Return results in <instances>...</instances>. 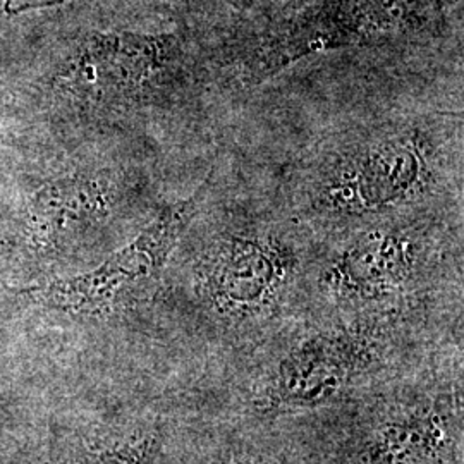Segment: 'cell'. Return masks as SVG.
<instances>
[{
    "label": "cell",
    "instance_id": "obj_2",
    "mask_svg": "<svg viewBox=\"0 0 464 464\" xmlns=\"http://www.w3.org/2000/svg\"><path fill=\"white\" fill-rule=\"evenodd\" d=\"M207 183L188 198L166 205L130 245L111 255L97 268L74 277L26 289L52 308L74 315H109L160 276L169 256L198 212Z\"/></svg>",
    "mask_w": 464,
    "mask_h": 464
},
{
    "label": "cell",
    "instance_id": "obj_7",
    "mask_svg": "<svg viewBox=\"0 0 464 464\" xmlns=\"http://www.w3.org/2000/svg\"><path fill=\"white\" fill-rule=\"evenodd\" d=\"M423 245L415 231L381 226L351 239L332 260L324 281L346 301H375L402 291L415 279Z\"/></svg>",
    "mask_w": 464,
    "mask_h": 464
},
{
    "label": "cell",
    "instance_id": "obj_6",
    "mask_svg": "<svg viewBox=\"0 0 464 464\" xmlns=\"http://www.w3.org/2000/svg\"><path fill=\"white\" fill-rule=\"evenodd\" d=\"M172 61L169 38L147 34L92 36L67 69V86L92 103H124L160 83Z\"/></svg>",
    "mask_w": 464,
    "mask_h": 464
},
{
    "label": "cell",
    "instance_id": "obj_8",
    "mask_svg": "<svg viewBox=\"0 0 464 464\" xmlns=\"http://www.w3.org/2000/svg\"><path fill=\"white\" fill-rule=\"evenodd\" d=\"M109 188L99 178L53 181L34 197L32 231L45 241L82 231L109 214Z\"/></svg>",
    "mask_w": 464,
    "mask_h": 464
},
{
    "label": "cell",
    "instance_id": "obj_4",
    "mask_svg": "<svg viewBox=\"0 0 464 464\" xmlns=\"http://www.w3.org/2000/svg\"><path fill=\"white\" fill-rule=\"evenodd\" d=\"M444 4L446 0H325L272 38L256 67L266 74L318 50L416 28L440 13Z\"/></svg>",
    "mask_w": 464,
    "mask_h": 464
},
{
    "label": "cell",
    "instance_id": "obj_10",
    "mask_svg": "<svg viewBox=\"0 0 464 464\" xmlns=\"http://www.w3.org/2000/svg\"><path fill=\"white\" fill-rule=\"evenodd\" d=\"M159 449V437L155 433H149L116 448L83 454L63 464H155Z\"/></svg>",
    "mask_w": 464,
    "mask_h": 464
},
{
    "label": "cell",
    "instance_id": "obj_5",
    "mask_svg": "<svg viewBox=\"0 0 464 464\" xmlns=\"http://www.w3.org/2000/svg\"><path fill=\"white\" fill-rule=\"evenodd\" d=\"M377 341L370 329L322 332L291 349L266 389L272 408H310L332 401L368 365Z\"/></svg>",
    "mask_w": 464,
    "mask_h": 464
},
{
    "label": "cell",
    "instance_id": "obj_9",
    "mask_svg": "<svg viewBox=\"0 0 464 464\" xmlns=\"http://www.w3.org/2000/svg\"><path fill=\"white\" fill-rule=\"evenodd\" d=\"M449 425L439 413L415 411L389 420L375 430L368 446L372 464H421L449 446Z\"/></svg>",
    "mask_w": 464,
    "mask_h": 464
},
{
    "label": "cell",
    "instance_id": "obj_1",
    "mask_svg": "<svg viewBox=\"0 0 464 464\" xmlns=\"http://www.w3.org/2000/svg\"><path fill=\"white\" fill-rule=\"evenodd\" d=\"M439 150L427 128L387 126L331 151L308 183V207L320 217H383L430 193Z\"/></svg>",
    "mask_w": 464,
    "mask_h": 464
},
{
    "label": "cell",
    "instance_id": "obj_3",
    "mask_svg": "<svg viewBox=\"0 0 464 464\" xmlns=\"http://www.w3.org/2000/svg\"><path fill=\"white\" fill-rule=\"evenodd\" d=\"M296 255L266 232L231 231L217 239L201 270L210 308L234 320L262 315L293 279Z\"/></svg>",
    "mask_w": 464,
    "mask_h": 464
},
{
    "label": "cell",
    "instance_id": "obj_11",
    "mask_svg": "<svg viewBox=\"0 0 464 464\" xmlns=\"http://www.w3.org/2000/svg\"><path fill=\"white\" fill-rule=\"evenodd\" d=\"M63 2H66V0H5V11L11 14H16L21 11L36 9V7H50V5H57Z\"/></svg>",
    "mask_w": 464,
    "mask_h": 464
},
{
    "label": "cell",
    "instance_id": "obj_12",
    "mask_svg": "<svg viewBox=\"0 0 464 464\" xmlns=\"http://www.w3.org/2000/svg\"><path fill=\"white\" fill-rule=\"evenodd\" d=\"M9 143V138H7V134L4 133L2 130H0V147L2 145H7Z\"/></svg>",
    "mask_w": 464,
    "mask_h": 464
}]
</instances>
